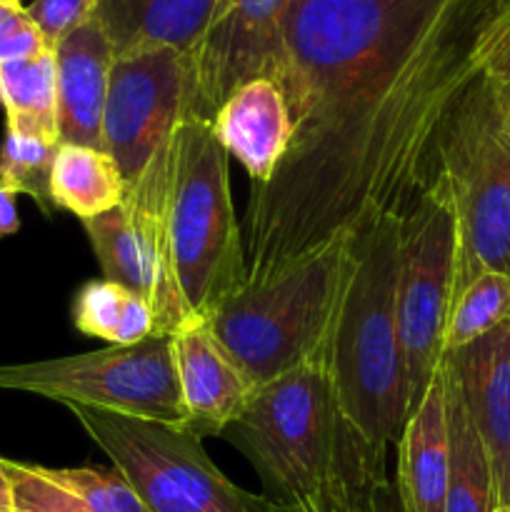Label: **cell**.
I'll list each match as a JSON object with an SVG mask.
<instances>
[{
  "mask_svg": "<svg viewBox=\"0 0 510 512\" xmlns=\"http://www.w3.org/2000/svg\"><path fill=\"white\" fill-rule=\"evenodd\" d=\"M508 0H288L275 83L293 140L250 188L255 283L405 210L438 173L445 123L488 68Z\"/></svg>",
  "mask_w": 510,
  "mask_h": 512,
  "instance_id": "6da1fadb",
  "label": "cell"
},
{
  "mask_svg": "<svg viewBox=\"0 0 510 512\" xmlns=\"http://www.w3.org/2000/svg\"><path fill=\"white\" fill-rule=\"evenodd\" d=\"M223 435L248 458L273 503L333 480L388 478V453L370 448L345 420L325 360L258 385Z\"/></svg>",
  "mask_w": 510,
  "mask_h": 512,
  "instance_id": "7a4b0ae2",
  "label": "cell"
},
{
  "mask_svg": "<svg viewBox=\"0 0 510 512\" xmlns=\"http://www.w3.org/2000/svg\"><path fill=\"white\" fill-rule=\"evenodd\" d=\"M400 218L355 235V258L328 350L340 410L370 448L388 453L408 420V380L398 325Z\"/></svg>",
  "mask_w": 510,
  "mask_h": 512,
  "instance_id": "3957f363",
  "label": "cell"
},
{
  "mask_svg": "<svg viewBox=\"0 0 510 512\" xmlns=\"http://www.w3.org/2000/svg\"><path fill=\"white\" fill-rule=\"evenodd\" d=\"M353 258L355 235H338L278 273L243 283L215 308L208 325L255 388L300 365L328 363Z\"/></svg>",
  "mask_w": 510,
  "mask_h": 512,
  "instance_id": "277c9868",
  "label": "cell"
},
{
  "mask_svg": "<svg viewBox=\"0 0 510 512\" xmlns=\"http://www.w3.org/2000/svg\"><path fill=\"white\" fill-rule=\"evenodd\" d=\"M505 10L488 68L458 100L440 138L438 173L448 183L458 215L455 298L478 275H510V55L505 50Z\"/></svg>",
  "mask_w": 510,
  "mask_h": 512,
  "instance_id": "5b68a950",
  "label": "cell"
},
{
  "mask_svg": "<svg viewBox=\"0 0 510 512\" xmlns=\"http://www.w3.org/2000/svg\"><path fill=\"white\" fill-rule=\"evenodd\" d=\"M188 110V55L155 48L113 60L103 113V150L123 173L125 213L150 245L173 288L165 213L175 133Z\"/></svg>",
  "mask_w": 510,
  "mask_h": 512,
  "instance_id": "8992f818",
  "label": "cell"
},
{
  "mask_svg": "<svg viewBox=\"0 0 510 512\" xmlns=\"http://www.w3.org/2000/svg\"><path fill=\"white\" fill-rule=\"evenodd\" d=\"M230 155L210 120L185 115L175 133L165 243L170 275L190 318L208 320L248 278L230 193Z\"/></svg>",
  "mask_w": 510,
  "mask_h": 512,
  "instance_id": "52a82bcc",
  "label": "cell"
},
{
  "mask_svg": "<svg viewBox=\"0 0 510 512\" xmlns=\"http://www.w3.org/2000/svg\"><path fill=\"white\" fill-rule=\"evenodd\" d=\"M80 428L133 485L145 512H268L270 500L225 478L203 438L185 428L70 408Z\"/></svg>",
  "mask_w": 510,
  "mask_h": 512,
  "instance_id": "ba28073f",
  "label": "cell"
},
{
  "mask_svg": "<svg viewBox=\"0 0 510 512\" xmlns=\"http://www.w3.org/2000/svg\"><path fill=\"white\" fill-rule=\"evenodd\" d=\"M0 390L38 395L68 410L88 408L185 428L170 335H153L128 348L110 345L70 358L0 365Z\"/></svg>",
  "mask_w": 510,
  "mask_h": 512,
  "instance_id": "9c48e42d",
  "label": "cell"
},
{
  "mask_svg": "<svg viewBox=\"0 0 510 512\" xmlns=\"http://www.w3.org/2000/svg\"><path fill=\"white\" fill-rule=\"evenodd\" d=\"M458 275V215L440 173L400 218L398 325L408 380V418L445 358V325Z\"/></svg>",
  "mask_w": 510,
  "mask_h": 512,
  "instance_id": "30bf717a",
  "label": "cell"
},
{
  "mask_svg": "<svg viewBox=\"0 0 510 512\" xmlns=\"http://www.w3.org/2000/svg\"><path fill=\"white\" fill-rule=\"evenodd\" d=\"M285 5L288 0H220L205 35L188 53V115L213 120L235 88L255 78L275 80Z\"/></svg>",
  "mask_w": 510,
  "mask_h": 512,
  "instance_id": "8fae6325",
  "label": "cell"
},
{
  "mask_svg": "<svg viewBox=\"0 0 510 512\" xmlns=\"http://www.w3.org/2000/svg\"><path fill=\"white\" fill-rule=\"evenodd\" d=\"M173 365L183 400L185 430L223 435L248 408L255 383L215 338L208 320L193 318L170 335Z\"/></svg>",
  "mask_w": 510,
  "mask_h": 512,
  "instance_id": "7c38bea8",
  "label": "cell"
},
{
  "mask_svg": "<svg viewBox=\"0 0 510 512\" xmlns=\"http://www.w3.org/2000/svg\"><path fill=\"white\" fill-rule=\"evenodd\" d=\"M443 365L488 453L498 505H510V320L445 353Z\"/></svg>",
  "mask_w": 510,
  "mask_h": 512,
  "instance_id": "4fadbf2b",
  "label": "cell"
},
{
  "mask_svg": "<svg viewBox=\"0 0 510 512\" xmlns=\"http://www.w3.org/2000/svg\"><path fill=\"white\" fill-rule=\"evenodd\" d=\"M210 125L225 153L243 165L253 185L273 178L295 128L285 93L270 78H255L235 88L215 110Z\"/></svg>",
  "mask_w": 510,
  "mask_h": 512,
  "instance_id": "5bb4252c",
  "label": "cell"
},
{
  "mask_svg": "<svg viewBox=\"0 0 510 512\" xmlns=\"http://www.w3.org/2000/svg\"><path fill=\"white\" fill-rule=\"evenodd\" d=\"M60 143L103 148V113L115 50L98 18L85 20L53 48Z\"/></svg>",
  "mask_w": 510,
  "mask_h": 512,
  "instance_id": "9a60e30c",
  "label": "cell"
},
{
  "mask_svg": "<svg viewBox=\"0 0 510 512\" xmlns=\"http://www.w3.org/2000/svg\"><path fill=\"white\" fill-rule=\"evenodd\" d=\"M395 453V493L403 512H445L450 485V430L443 365L423 403L405 420Z\"/></svg>",
  "mask_w": 510,
  "mask_h": 512,
  "instance_id": "2e32d148",
  "label": "cell"
},
{
  "mask_svg": "<svg viewBox=\"0 0 510 512\" xmlns=\"http://www.w3.org/2000/svg\"><path fill=\"white\" fill-rule=\"evenodd\" d=\"M83 228L105 280L123 285L148 300L155 315V325H158V335H173L180 325L193 320L185 313L158 258L145 243L140 230L135 228L130 215L125 213L123 205L98 215V218L85 220Z\"/></svg>",
  "mask_w": 510,
  "mask_h": 512,
  "instance_id": "e0dca14e",
  "label": "cell"
},
{
  "mask_svg": "<svg viewBox=\"0 0 510 512\" xmlns=\"http://www.w3.org/2000/svg\"><path fill=\"white\" fill-rule=\"evenodd\" d=\"M220 0H98L95 18L118 55L170 48L193 53Z\"/></svg>",
  "mask_w": 510,
  "mask_h": 512,
  "instance_id": "ac0fdd59",
  "label": "cell"
},
{
  "mask_svg": "<svg viewBox=\"0 0 510 512\" xmlns=\"http://www.w3.org/2000/svg\"><path fill=\"white\" fill-rule=\"evenodd\" d=\"M123 200V173L103 148L58 143L50 168V203L85 223L120 208Z\"/></svg>",
  "mask_w": 510,
  "mask_h": 512,
  "instance_id": "d6986e66",
  "label": "cell"
},
{
  "mask_svg": "<svg viewBox=\"0 0 510 512\" xmlns=\"http://www.w3.org/2000/svg\"><path fill=\"white\" fill-rule=\"evenodd\" d=\"M0 108L5 110L8 130L60 143L53 50L28 60L0 63Z\"/></svg>",
  "mask_w": 510,
  "mask_h": 512,
  "instance_id": "ffe728a7",
  "label": "cell"
},
{
  "mask_svg": "<svg viewBox=\"0 0 510 512\" xmlns=\"http://www.w3.org/2000/svg\"><path fill=\"white\" fill-rule=\"evenodd\" d=\"M443 375L450 430V485L445 512H495L498 495H495L488 453L465 413L463 400H460L458 388L450 380L445 365Z\"/></svg>",
  "mask_w": 510,
  "mask_h": 512,
  "instance_id": "44dd1931",
  "label": "cell"
},
{
  "mask_svg": "<svg viewBox=\"0 0 510 512\" xmlns=\"http://www.w3.org/2000/svg\"><path fill=\"white\" fill-rule=\"evenodd\" d=\"M73 323L88 338H100L118 348L158 335L148 300L105 278L90 280L78 290L73 300Z\"/></svg>",
  "mask_w": 510,
  "mask_h": 512,
  "instance_id": "7402d4cb",
  "label": "cell"
},
{
  "mask_svg": "<svg viewBox=\"0 0 510 512\" xmlns=\"http://www.w3.org/2000/svg\"><path fill=\"white\" fill-rule=\"evenodd\" d=\"M510 320V275L483 273L453 300L445 325V353L465 348Z\"/></svg>",
  "mask_w": 510,
  "mask_h": 512,
  "instance_id": "603a6c76",
  "label": "cell"
},
{
  "mask_svg": "<svg viewBox=\"0 0 510 512\" xmlns=\"http://www.w3.org/2000/svg\"><path fill=\"white\" fill-rule=\"evenodd\" d=\"M58 143L5 128L0 145V183L15 195H28L50 213V168Z\"/></svg>",
  "mask_w": 510,
  "mask_h": 512,
  "instance_id": "cb8c5ba5",
  "label": "cell"
},
{
  "mask_svg": "<svg viewBox=\"0 0 510 512\" xmlns=\"http://www.w3.org/2000/svg\"><path fill=\"white\" fill-rule=\"evenodd\" d=\"M268 512H403L395 483L385 480H333L290 503H273Z\"/></svg>",
  "mask_w": 510,
  "mask_h": 512,
  "instance_id": "d4e9b609",
  "label": "cell"
},
{
  "mask_svg": "<svg viewBox=\"0 0 510 512\" xmlns=\"http://www.w3.org/2000/svg\"><path fill=\"white\" fill-rule=\"evenodd\" d=\"M88 512H145L133 485L115 468H45Z\"/></svg>",
  "mask_w": 510,
  "mask_h": 512,
  "instance_id": "484cf974",
  "label": "cell"
},
{
  "mask_svg": "<svg viewBox=\"0 0 510 512\" xmlns=\"http://www.w3.org/2000/svg\"><path fill=\"white\" fill-rule=\"evenodd\" d=\"M13 485V512H88L73 493L55 483L40 465L5 460Z\"/></svg>",
  "mask_w": 510,
  "mask_h": 512,
  "instance_id": "4316f807",
  "label": "cell"
},
{
  "mask_svg": "<svg viewBox=\"0 0 510 512\" xmlns=\"http://www.w3.org/2000/svg\"><path fill=\"white\" fill-rule=\"evenodd\" d=\"M98 8V0H33L25 5L30 20L50 48L60 43L68 33L90 20Z\"/></svg>",
  "mask_w": 510,
  "mask_h": 512,
  "instance_id": "83f0119b",
  "label": "cell"
},
{
  "mask_svg": "<svg viewBox=\"0 0 510 512\" xmlns=\"http://www.w3.org/2000/svg\"><path fill=\"white\" fill-rule=\"evenodd\" d=\"M15 198H18V195L0 183V238H8V235L18 233L20 228V215Z\"/></svg>",
  "mask_w": 510,
  "mask_h": 512,
  "instance_id": "f1b7e54d",
  "label": "cell"
},
{
  "mask_svg": "<svg viewBox=\"0 0 510 512\" xmlns=\"http://www.w3.org/2000/svg\"><path fill=\"white\" fill-rule=\"evenodd\" d=\"M0 512H13V485H10L5 458H0Z\"/></svg>",
  "mask_w": 510,
  "mask_h": 512,
  "instance_id": "f546056e",
  "label": "cell"
},
{
  "mask_svg": "<svg viewBox=\"0 0 510 512\" xmlns=\"http://www.w3.org/2000/svg\"><path fill=\"white\" fill-rule=\"evenodd\" d=\"M25 13V5L20 0H0V30L8 28L15 18Z\"/></svg>",
  "mask_w": 510,
  "mask_h": 512,
  "instance_id": "4dcf8cb0",
  "label": "cell"
},
{
  "mask_svg": "<svg viewBox=\"0 0 510 512\" xmlns=\"http://www.w3.org/2000/svg\"><path fill=\"white\" fill-rule=\"evenodd\" d=\"M505 50H508L510 55V3H508V10H505Z\"/></svg>",
  "mask_w": 510,
  "mask_h": 512,
  "instance_id": "1f68e13d",
  "label": "cell"
},
{
  "mask_svg": "<svg viewBox=\"0 0 510 512\" xmlns=\"http://www.w3.org/2000/svg\"><path fill=\"white\" fill-rule=\"evenodd\" d=\"M495 512H510V505H498V508H495Z\"/></svg>",
  "mask_w": 510,
  "mask_h": 512,
  "instance_id": "d6a6232c",
  "label": "cell"
},
{
  "mask_svg": "<svg viewBox=\"0 0 510 512\" xmlns=\"http://www.w3.org/2000/svg\"><path fill=\"white\" fill-rule=\"evenodd\" d=\"M20 3H23V0H20Z\"/></svg>",
  "mask_w": 510,
  "mask_h": 512,
  "instance_id": "836d02e7",
  "label": "cell"
}]
</instances>
